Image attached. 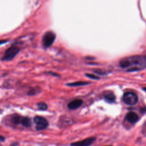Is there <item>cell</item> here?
Here are the masks:
<instances>
[{
    "label": "cell",
    "instance_id": "6da1fadb",
    "mask_svg": "<svg viewBox=\"0 0 146 146\" xmlns=\"http://www.w3.org/2000/svg\"><path fill=\"white\" fill-rule=\"evenodd\" d=\"M121 68L127 69V72L136 71L146 67V55H134L122 59L119 63Z\"/></svg>",
    "mask_w": 146,
    "mask_h": 146
},
{
    "label": "cell",
    "instance_id": "7a4b0ae2",
    "mask_svg": "<svg viewBox=\"0 0 146 146\" xmlns=\"http://www.w3.org/2000/svg\"><path fill=\"white\" fill-rule=\"evenodd\" d=\"M20 51V48L16 45H13L8 48L2 58V60L9 61L12 60Z\"/></svg>",
    "mask_w": 146,
    "mask_h": 146
},
{
    "label": "cell",
    "instance_id": "3957f363",
    "mask_svg": "<svg viewBox=\"0 0 146 146\" xmlns=\"http://www.w3.org/2000/svg\"><path fill=\"white\" fill-rule=\"evenodd\" d=\"M124 102L129 106H133L136 104L138 101V98L136 94L132 92H125L123 97Z\"/></svg>",
    "mask_w": 146,
    "mask_h": 146
},
{
    "label": "cell",
    "instance_id": "277c9868",
    "mask_svg": "<svg viewBox=\"0 0 146 146\" xmlns=\"http://www.w3.org/2000/svg\"><path fill=\"white\" fill-rule=\"evenodd\" d=\"M34 121L36 124L35 128L37 131L43 130L48 125L47 120L43 116H35L34 118Z\"/></svg>",
    "mask_w": 146,
    "mask_h": 146
},
{
    "label": "cell",
    "instance_id": "5b68a950",
    "mask_svg": "<svg viewBox=\"0 0 146 146\" xmlns=\"http://www.w3.org/2000/svg\"><path fill=\"white\" fill-rule=\"evenodd\" d=\"M55 39V34L52 31L46 32L42 38V43L45 47H49Z\"/></svg>",
    "mask_w": 146,
    "mask_h": 146
},
{
    "label": "cell",
    "instance_id": "8992f818",
    "mask_svg": "<svg viewBox=\"0 0 146 146\" xmlns=\"http://www.w3.org/2000/svg\"><path fill=\"white\" fill-rule=\"evenodd\" d=\"M96 139L95 137H89L83 140L72 143L71 146H90L95 141Z\"/></svg>",
    "mask_w": 146,
    "mask_h": 146
},
{
    "label": "cell",
    "instance_id": "52a82bcc",
    "mask_svg": "<svg viewBox=\"0 0 146 146\" xmlns=\"http://www.w3.org/2000/svg\"><path fill=\"white\" fill-rule=\"evenodd\" d=\"M125 119L131 123H136L139 119L138 115L133 112H129L127 113L125 116Z\"/></svg>",
    "mask_w": 146,
    "mask_h": 146
},
{
    "label": "cell",
    "instance_id": "ba28073f",
    "mask_svg": "<svg viewBox=\"0 0 146 146\" xmlns=\"http://www.w3.org/2000/svg\"><path fill=\"white\" fill-rule=\"evenodd\" d=\"M83 104V100L81 99H75L67 104V107L70 110H76L79 108Z\"/></svg>",
    "mask_w": 146,
    "mask_h": 146
},
{
    "label": "cell",
    "instance_id": "9c48e42d",
    "mask_svg": "<svg viewBox=\"0 0 146 146\" xmlns=\"http://www.w3.org/2000/svg\"><path fill=\"white\" fill-rule=\"evenodd\" d=\"M91 83L90 82H86V81H78V82H72V83H67L66 86H70V87H79V86H86Z\"/></svg>",
    "mask_w": 146,
    "mask_h": 146
},
{
    "label": "cell",
    "instance_id": "30bf717a",
    "mask_svg": "<svg viewBox=\"0 0 146 146\" xmlns=\"http://www.w3.org/2000/svg\"><path fill=\"white\" fill-rule=\"evenodd\" d=\"M104 99L106 102H107L108 103H112L115 101L116 97L115 95L112 93H109L106 94L104 96Z\"/></svg>",
    "mask_w": 146,
    "mask_h": 146
},
{
    "label": "cell",
    "instance_id": "8fae6325",
    "mask_svg": "<svg viewBox=\"0 0 146 146\" xmlns=\"http://www.w3.org/2000/svg\"><path fill=\"white\" fill-rule=\"evenodd\" d=\"M21 124L26 127H30L31 125V120L28 117H22V119L21 121Z\"/></svg>",
    "mask_w": 146,
    "mask_h": 146
},
{
    "label": "cell",
    "instance_id": "7c38bea8",
    "mask_svg": "<svg viewBox=\"0 0 146 146\" xmlns=\"http://www.w3.org/2000/svg\"><path fill=\"white\" fill-rule=\"evenodd\" d=\"M22 119V117H21L19 115H16V116H14L12 117L11 121L14 124H18L21 123Z\"/></svg>",
    "mask_w": 146,
    "mask_h": 146
},
{
    "label": "cell",
    "instance_id": "4fadbf2b",
    "mask_svg": "<svg viewBox=\"0 0 146 146\" xmlns=\"http://www.w3.org/2000/svg\"><path fill=\"white\" fill-rule=\"evenodd\" d=\"M37 107L39 110H42V111L46 110L48 107L47 104L44 102H39L37 104Z\"/></svg>",
    "mask_w": 146,
    "mask_h": 146
},
{
    "label": "cell",
    "instance_id": "5bb4252c",
    "mask_svg": "<svg viewBox=\"0 0 146 146\" xmlns=\"http://www.w3.org/2000/svg\"><path fill=\"white\" fill-rule=\"evenodd\" d=\"M94 71L95 73H96V74L99 75H106L110 73L109 71L103 70L102 69H95Z\"/></svg>",
    "mask_w": 146,
    "mask_h": 146
},
{
    "label": "cell",
    "instance_id": "9a60e30c",
    "mask_svg": "<svg viewBox=\"0 0 146 146\" xmlns=\"http://www.w3.org/2000/svg\"><path fill=\"white\" fill-rule=\"evenodd\" d=\"M39 89H37L36 87L35 88H32L31 89H30L28 92H27V95L29 96H31V95H34L35 94H36L37 93L39 92Z\"/></svg>",
    "mask_w": 146,
    "mask_h": 146
},
{
    "label": "cell",
    "instance_id": "2e32d148",
    "mask_svg": "<svg viewBox=\"0 0 146 146\" xmlns=\"http://www.w3.org/2000/svg\"><path fill=\"white\" fill-rule=\"evenodd\" d=\"M86 76L87 77H88V78L90 79H94V80H98L100 79V77L97 76V75H94V74H85Z\"/></svg>",
    "mask_w": 146,
    "mask_h": 146
},
{
    "label": "cell",
    "instance_id": "e0dca14e",
    "mask_svg": "<svg viewBox=\"0 0 146 146\" xmlns=\"http://www.w3.org/2000/svg\"><path fill=\"white\" fill-rule=\"evenodd\" d=\"M47 73L50 74H51V75H53V76H56V77H59V76H60V75H59V74H56V73H55V72H51V71L47 72Z\"/></svg>",
    "mask_w": 146,
    "mask_h": 146
},
{
    "label": "cell",
    "instance_id": "ac0fdd59",
    "mask_svg": "<svg viewBox=\"0 0 146 146\" xmlns=\"http://www.w3.org/2000/svg\"><path fill=\"white\" fill-rule=\"evenodd\" d=\"M84 59H88V60H93V59H95L94 58H92V57H91V56H86V57L84 58Z\"/></svg>",
    "mask_w": 146,
    "mask_h": 146
},
{
    "label": "cell",
    "instance_id": "d6986e66",
    "mask_svg": "<svg viewBox=\"0 0 146 146\" xmlns=\"http://www.w3.org/2000/svg\"><path fill=\"white\" fill-rule=\"evenodd\" d=\"M5 140V137H3L1 135V141H4Z\"/></svg>",
    "mask_w": 146,
    "mask_h": 146
},
{
    "label": "cell",
    "instance_id": "ffe728a7",
    "mask_svg": "<svg viewBox=\"0 0 146 146\" xmlns=\"http://www.w3.org/2000/svg\"><path fill=\"white\" fill-rule=\"evenodd\" d=\"M143 90H144L145 91H146V87H144V88H143Z\"/></svg>",
    "mask_w": 146,
    "mask_h": 146
},
{
    "label": "cell",
    "instance_id": "44dd1931",
    "mask_svg": "<svg viewBox=\"0 0 146 146\" xmlns=\"http://www.w3.org/2000/svg\"><path fill=\"white\" fill-rule=\"evenodd\" d=\"M106 146H112V145H106Z\"/></svg>",
    "mask_w": 146,
    "mask_h": 146
}]
</instances>
